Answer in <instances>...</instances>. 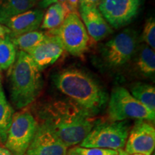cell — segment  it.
Listing matches in <instances>:
<instances>
[{
	"label": "cell",
	"mask_w": 155,
	"mask_h": 155,
	"mask_svg": "<svg viewBox=\"0 0 155 155\" xmlns=\"http://www.w3.org/2000/svg\"><path fill=\"white\" fill-rule=\"evenodd\" d=\"M40 116L42 124L68 148L81 144L93 128L101 121L70 100L48 103L40 111Z\"/></svg>",
	"instance_id": "cell-1"
},
{
	"label": "cell",
	"mask_w": 155,
	"mask_h": 155,
	"mask_svg": "<svg viewBox=\"0 0 155 155\" xmlns=\"http://www.w3.org/2000/svg\"><path fill=\"white\" fill-rule=\"evenodd\" d=\"M53 83L59 91L75 105L92 116L99 114L108 101V94L94 78L75 68L56 73Z\"/></svg>",
	"instance_id": "cell-2"
},
{
	"label": "cell",
	"mask_w": 155,
	"mask_h": 155,
	"mask_svg": "<svg viewBox=\"0 0 155 155\" xmlns=\"http://www.w3.org/2000/svg\"><path fill=\"white\" fill-rule=\"evenodd\" d=\"M9 71L10 98L17 108L32 104L42 87L41 71L28 53L19 50Z\"/></svg>",
	"instance_id": "cell-3"
},
{
	"label": "cell",
	"mask_w": 155,
	"mask_h": 155,
	"mask_svg": "<svg viewBox=\"0 0 155 155\" xmlns=\"http://www.w3.org/2000/svg\"><path fill=\"white\" fill-rule=\"evenodd\" d=\"M108 103V116L112 121H127V119L154 121L155 113L136 99L124 87L114 88Z\"/></svg>",
	"instance_id": "cell-4"
},
{
	"label": "cell",
	"mask_w": 155,
	"mask_h": 155,
	"mask_svg": "<svg viewBox=\"0 0 155 155\" xmlns=\"http://www.w3.org/2000/svg\"><path fill=\"white\" fill-rule=\"evenodd\" d=\"M129 132L127 121L102 122L91 129L80 147L85 148H101L119 151L123 150Z\"/></svg>",
	"instance_id": "cell-5"
},
{
	"label": "cell",
	"mask_w": 155,
	"mask_h": 155,
	"mask_svg": "<svg viewBox=\"0 0 155 155\" xmlns=\"http://www.w3.org/2000/svg\"><path fill=\"white\" fill-rule=\"evenodd\" d=\"M48 32L57 36L65 50L73 56L82 55L88 49L89 36L78 12H70L61 26Z\"/></svg>",
	"instance_id": "cell-6"
},
{
	"label": "cell",
	"mask_w": 155,
	"mask_h": 155,
	"mask_svg": "<svg viewBox=\"0 0 155 155\" xmlns=\"http://www.w3.org/2000/svg\"><path fill=\"white\" fill-rule=\"evenodd\" d=\"M138 46L137 32L127 28L103 45L101 52L103 59L108 66L118 68L132 59Z\"/></svg>",
	"instance_id": "cell-7"
},
{
	"label": "cell",
	"mask_w": 155,
	"mask_h": 155,
	"mask_svg": "<svg viewBox=\"0 0 155 155\" xmlns=\"http://www.w3.org/2000/svg\"><path fill=\"white\" fill-rule=\"evenodd\" d=\"M38 124L28 111L14 114L5 143L12 155H25L36 132Z\"/></svg>",
	"instance_id": "cell-8"
},
{
	"label": "cell",
	"mask_w": 155,
	"mask_h": 155,
	"mask_svg": "<svg viewBox=\"0 0 155 155\" xmlns=\"http://www.w3.org/2000/svg\"><path fill=\"white\" fill-rule=\"evenodd\" d=\"M144 0H102L98 8L112 28L119 29L132 22Z\"/></svg>",
	"instance_id": "cell-9"
},
{
	"label": "cell",
	"mask_w": 155,
	"mask_h": 155,
	"mask_svg": "<svg viewBox=\"0 0 155 155\" xmlns=\"http://www.w3.org/2000/svg\"><path fill=\"white\" fill-rule=\"evenodd\" d=\"M155 147L154 126L144 120H137L129 132L125 144L128 154L151 155Z\"/></svg>",
	"instance_id": "cell-10"
},
{
	"label": "cell",
	"mask_w": 155,
	"mask_h": 155,
	"mask_svg": "<svg viewBox=\"0 0 155 155\" xmlns=\"http://www.w3.org/2000/svg\"><path fill=\"white\" fill-rule=\"evenodd\" d=\"M68 147L43 124L36 132L25 155H67Z\"/></svg>",
	"instance_id": "cell-11"
},
{
	"label": "cell",
	"mask_w": 155,
	"mask_h": 155,
	"mask_svg": "<svg viewBox=\"0 0 155 155\" xmlns=\"http://www.w3.org/2000/svg\"><path fill=\"white\" fill-rule=\"evenodd\" d=\"M64 51L65 49L59 38L47 32L45 34L43 40L27 52V53L32 58L40 71H42L55 63L63 55Z\"/></svg>",
	"instance_id": "cell-12"
},
{
	"label": "cell",
	"mask_w": 155,
	"mask_h": 155,
	"mask_svg": "<svg viewBox=\"0 0 155 155\" xmlns=\"http://www.w3.org/2000/svg\"><path fill=\"white\" fill-rule=\"evenodd\" d=\"M79 13L87 32L95 41L98 42L114 32L103 17L98 7L79 5Z\"/></svg>",
	"instance_id": "cell-13"
},
{
	"label": "cell",
	"mask_w": 155,
	"mask_h": 155,
	"mask_svg": "<svg viewBox=\"0 0 155 155\" xmlns=\"http://www.w3.org/2000/svg\"><path fill=\"white\" fill-rule=\"evenodd\" d=\"M43 16V11L41 9H30L10 17L2 25H5L10 30L9 38H15L38 30L41 25Z\"/></svg>",
	"instance_id": "cell-14"
},
{
	"label": "cell",
	"mask_w": 155,
	"mask_h": 155,
	"mask_svg": "<svg viewBox=\"0 0 155 155\" xmlns=\"http://www.w3.org/2000/svg\"><path fill=\"white\" fill-rule=\"evenodd\" d=\"M134 58H135V67L141 75L154 79L155 74V53L146 44L139 45Z\"/></svg>",
	"instance_id": "cell-15"
},
{
	"label": "cell",
	"mask_w": 155,
	"mask_h": 155,
	"mask_svg": "<svg viewBox=\"0 0 155 155\" xmlns=\"http://www.w3.org/2000/svg\"><path fill=\"white\" fill-rule=\"evenodd\" d=\"M36 0H0V24L17 15L30 10Z\"/></svg>",
	"instance_id": "cell-16"
},
{
	"label": "cell",
	"mask_w": 155,
	"mask_h": 155,
	"mask_svg": "<svg viewBox=\"0 0 155 155\" xmlns=\"http://www.w3.org/2000/svg\"><path fill=\"white\" fill-rule=\"evenodd\" d=\"M130 94L144 106L155 113V88L152 85L137 82L130 87Z\"/></svg>",
	"instance_id": "cell-17"
},
{
	"label": "cell",
	"mask_w": 155,
	"mask_h": 155,
	"mask_svg": "<svg viewBox=\"0 0 155 155\" xmlns=\"http://www.w3.org/2000/svg\"><path fill=\"white\" fill-rule=\"evenodd\" d=\"M14 109L6 98L2 88L0 87V142L5 144L10 127Z\"/></svg>",
	"instance_id": "cell-18"
},
{
	"label": "cell",
	"mask_w": 155,
	"mask_h": 155,
	"mask_svg": "<svg viewBox=\"0 0 155 155\" xmlns=\"http://www.w3.org/2000/svg\"><path fill=\"white\" fill-rule=\"evenodd\" d=\"M68 13V12L61 4L55 3L50 5L44 15L40 28L47 30L58 28L63 22Z\"/></svg>",
	"instance_id": "cell-19"
},
{
	"label": "cell",
	"mask_w": 155,
	"mask_h": 155,
	"mask_svg": "<svg viewBox=\"0 0 155 155\" xmlns=\"http://www.w3.org/2000/svg\"><path fill=\"white\" fill-rule=\"evenodd\" d=\"M17 48L9 36L0 40V71L10 68L17 57Z\"/></svg>",
	"instance_id": "cell-20"
},
{
	"label": "cell",
	"mask_w": 155,
	"mask_h": 155,
	"mask_svg": "<svg viewBox=\"0 0 155 155\" xmlns=\"http://www.w3.org/2000/svg\"><path fill=\"white\" fill-rule=\"evenodd\" d=\"M45 38V34L35 30L10 38L15 47L25 53L40 43Z\"/></svg>",
	"instance_id": "cell-21"
},
{
	"label": "cell",
	"mask_w": 155,
	"mask_h": 155,
	"mask_svg": "<svg viewBox=\"0 0 155 155\" xmlns=\"http://www.w3.org/2000/svg\"><path fill=\"white\" fill-rule=\"evenodd\" d=\"M119 151L101 148H85L75 147L71 149L67 155H116Z\"/></svg>",
	"instance_id": "cell-22"
},
{
	"label": "cell",
	"mask_w": 155,
	"mask_h": 155,
	"mask_svg": "<svg viewBox=\"0 0 155 155\" xmlns=\"http://www.w3.org/2000/svg\"><path fill=\"white\" fill-rule=\"evenodd\" d=\"M142 40L152 49H155V21L154 17H150L145 22L143 30Z\"/></svg>",
	"instance_id": "cell-23"
},
{
	"label": "cell",
	"mask_w": 155,
	"mask_h": 155,
	"mask_svg": "<svg viewBox=\"0 0 155 155\" xmlns=\"http://www.w3.org/2000/svg\"><path fill=\"white\" fill-rule=\"evenodd\" d=\"M69 12H77L79 6V0H67Z\"/></svg>",
	"instance_id": "cell-24"
},
{
	"label": "cell",
	"mask_w": 155,
	"mask_h": 155,
	"mask_svg": "<svg viewBox=\"0 0 155 155\" xmlns=\"http://www.w3.org/2000/svg\"><path fill=\"white\" fill-rule=\"evenodd\" d=\"M102 0H79V5L98 7Z\"/></svg>",
	"instance_id": "cell-25"
},
{
	"label": "cell",
	"mask_w": 155,
	"mask_h": 155,
	"mask_svg": "<svg viewBox=\"0 0 155 155\" xmlns=\"http://www.w3.org/2000/svg\"><path fill=\"white\" fill-rule=\"evenodd\" d=\"M10 33V30H9L7 27L0 24V38H5L6 37L9 36Z\"/></svg>",
	"instance_id": "cell-26"
},
{
	"label": "cell",
	"mask_w": 155,
	"mask_h": 155,
	"mask_svg": "<svg viewBox=\"0 0 155 155\" xmlns=\"http://www.w3.org/2000/svg\"><path fill=\"white\" fill-rule=\"evenodd\" d=\"M55 3H58V0H42L40 3V6L42 8H46Z\"/></svg>",
	"instance_id": "cell-27"
},
{
	"label": "cell",
	"mask_w": 155,
	"mask_h": 155,
	"mask_svg": "<svg viewBox=\"0 0 155 155\" xmlns=\"http://www.w3.org/2000/svg\"><path fill=\"white\" fill-rule=\"evenodd\" d=\"M0 155H12L11 152L5 148V147H0Z\"/></svg>",
	"instance_id": "cell-28"
},
{
	"label": "cell",
	"mask_w": 155,
	"mask_h": 155,
	"mask_svg": "<svg viewBox=\"0 0 155 155\" xmlns=\"http://www.w3.org/2000/svg\"><path fill=\"white\" fill-rule=\"evenodd\" d=\"M58 3L61 4V5L63 6V7L65 8L66 10L70 12L68 10V5H67V0H58Z\"/></svg>",
	"instance_id": "cell-29"
},
{
	"label": "cell",
	"mask_w": 155,
	"mask_h": 155,
	"mask_svg": "<svg viewBox=\"0 0 155 155\" xmlns=\"http://www.w3.org/2000/svg\"><path fill=\"white\" fill-rule=\"evenodd\" d=\"M116 155H129V154H128L124 150H119V153Z\"/></svg>",
	"instance_id": "cell-30"
},
{
	"label": "cell",
	"mask_w": 155,
	"mask_h": 155,
	"mask_svg": "<svg viewBox=\"0 0 155 155\" xmlns=\"http://www.w3.org/2000/svg\"><path fill=\"white\" fill-rule=\"evenodd\" d=\"M131 155H143V154H131Z\"/></svg>",
	"instance_id": "cell-31"
},
{
	"label": "cell",
	"mask_w": 155,
	"mask_h": 155,
	"mask_svg": "<svg viewBox=\"0 0 155 155\" xmlns=\"http://www.w3.org/2000/svg\"><path fill=\"white\" fill-rule=\"evenodd\" d=\"M0 78H1V71H0Z\"/></svg>",
	"instance_id": "cell-32"
},
{
	"label": "cell",
	"mask_w": 155,
	"mask_h": 155,
	"mask_svg": "<svg viewBox=\"0 0 155 155\" xmlns=\"http://www.w3.org/2000/svg\"><path fill=\"white\" fill-rule=\"evenodd\" d=\"M0 83H1V80H0Z\"/></svg>",
	"instance_id": "cell-33"
},
{
	"label": "cell",
	"mask_w": 155,
	"mask_h": 155,
	"mask_svg": "<svg viewBox=\"0 0 155 155\" xmlns=\"http://www.w3.org/2000/svg\"><path fill=\"white\" fill-rule=\"evenodd\" d=\"M1 39H2V38H0V40H1Z\"/></svg>",
	"instance_id": "cell-34"
},
{
	"label": "cell",
	"mask_w": 155,
	"mask_h": 155,
	"mask_svg": "<svg viewBox=\"0 0 155 155\" xmlns=\"http://www.w3.org/2000/svg\"><path fill=\"white\" fill-rule=\"evenodd\" d=\"M72 155H75V154H72Z\"/></svg>",
	"instance_id": "cell-35"
}]
</instances>
